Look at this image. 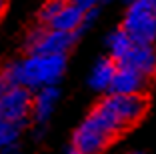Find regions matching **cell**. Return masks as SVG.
I'll return each mask as SVG.
<instances>
[{
    "label": "cell",
    "mask_w": 156,
    "mask_h": 154,
    "mask_svg": "<svg viewBox=\"0 0 156 154\" xmlns=\"http://www.w3.org/2000/svg\"><path fill=\"white\" fill-rule=\"evenodd\" d=\"M146 100L140 94H110L100 100L86 118L78 124L72 136V146L80 152L100 154L122 130L142 118Z\"/></svg>",
    "instance_id": "1"
},
{
    "label": "cell",
    "mask_w": 156,
    "mask_h": 154,
    "mask_svg": "<svg viewBox=\"0 0 156 154\" xmlns=\"http://www.w3.org/2000/svg\"><path fill=\"white\" fill-rule=\"evenodd\" d=\"M68 154H90V152H80V150H74V148H72Z\"/></svg>",
    "instance_id": "15"
},
{
    "label": "cell",
    "mask_w": 156,
    "mask_h": 154,
    "mask_svg": "<svg viewBox=\"0 0 156 154\" xmlns=\"http://www.w3.org/2000/svg\"><path fill=\"white\" fill-rule=\"evenodd\" d=\"M116 64L124 68H132L136 72L144 74L146 78H150L156 74V46L134 42L132 48L126 52V56L122 60H118Z\"/></svg>",
    "instance_id": "7"
},
{
    "label": "cell",
    "mask_w": 156,
    "mask_h": 154,
    "mask_svg": "<svg viewBox=\"0 0 156 154\" xmlns=\"http://www.w3.org/2000/svg\"><path fill=\"white\" fill-rule=\"evenodd\" d=\"M2 154H18V144H16V146H6V148H2Z\"/></svg>",
    "instance_id": "14"
},
{
    "label": "cell",
    "mask_w": 156,
    "mask_h": 154,
    "mask_svg": "<svg viewBox=\"0 0 156 154\" xmlns=\"http://www.w3.org/2000/svg\"><path fill=\"white\" fill-rule=\"evenodd\" d=\"M32 106H34V98L28 88L2 84V96H0V118H2V122H14L24 126L28 116L32 114Z\"/></svg>",
    "instance_id": "5"
},
{
    "label": "cell",
    "mask_w": 156,
    "mask_h": 154,
    "mask_svg": "<svg viewBox=\"0 0 156 154\" xmlns=\"http://www.w3.org/2000/svg\"><path fill=\"white\" fill-rule=\"evenodd\" d=\"M74 44L72 32H62L54 28H36L26 38L28 54H62L66 56L68 48Z\"/></svg>",
    "instance_id": "6"
},
{
    "label": "cell",
    "mask_w": 156,
    "mask_h": 154,
    "mask_svg": "<svg viewBox=\"0 0 156 154\" xmlns=\"http://www.w3.org/2000/svg\"><path fill=\"white\" fill-rule=\"evenodd\" d=\"M116 70H118V64L112 58H100L92 66V72H90V76H88L90 88L96 90V92L110 90L112 80H114V76H116Z\"/></svg>",
    "instance_id": "10"
},
{
    "label": "cell",
    "mask_w": 156,
    "mask_h": 154,
    "mask_svg": "<svg viewBox=\"0 0 156 154\" xmlns=\"http://www.w3.org/2000/svg\"><path fill=\"white\" fill-rule=\"evenodd\" d=\"M132 44H134V40L124 30H116L114 34H110V38H108V52H110L112 60L114 62L122 60L126 56V52L132 48Z\"/></svg>",
    "instance_id": "11"
},
{
    "label": "cell",
    "mask_w": 156,
    "mask_h": 154,
    "mask_svg": "<svg viewBox=\"0 0 156 154\" xmlns=\"http://www.w3.org/2000/svg\"><path fill=\"white\" fill-rule=\"evenodd\" d=\"M74 4L78 6L80 10H84V12H90V10H96V6H98V2L100 0H72Z\"/></svg>",
    "instance_id": "13"
},
{
    "label": "cell",
    "mask_w": 156,
    "mask_h": 154,
    "mask_svg": "<svg viewBox=\"0 0 156 154\" xmlns=\"http://www.w3.org/2000/svg\"><path fill=\"white\" fill-rule=\"evenodd\" d=\"M58 98H60V92H58V88H54V86L38 90L36 96H34V106H32L34 122H38V124L48 122L52 112H54V108H56V104H58Z\"/></svg>",
    "instance_id": "9"
},
{
    "label": "cell",
    "mask_w": 156,
    "mask_h": 154,
    "mask_svg": "<svg viewBox=\"0 0 156 154\" xmlns=\"http://www.w3.org/2000/svg\"><path fill=\"white\" fill-rule=\"evenodd\" d=\"M134 154H142V152H134Z\"/></svg>",
    "instance_id": "17"
},
{
    "label": "cell",
    "mask_w": 156,
    "mask_h": 154,
    "mask_svg": "<svg viewBox=\"0 0 156 154\" xmlns=\"http://www.w3.org/2000/svg\"><path fill=\"white\" fill-rule=\"evenodd\" d=\"M20 132H22V126L14 122H0V144L2 148L6 146H16L20 138Z\"/></svg>",
    "instance_id": "12"
},
{
    "label": "cell",
    "mask_w": 156,
    "mask_h": 154,
    "mask_svg": "<svg viewBox=\"0 0 156 154\" xmlns=\"http://www.w3.org/2000/svg\"><path fill=\"white\" fill-rule=\"evenodd\" d=\"M146 82H148V78L144 76V74L136 72L132 68L118 66L116 76H114L112 86H110V94H124V96L140 94V92L146 88Z\"/></svg>",
    "instance_id": "8"
},
{
    "label": "cell",
    "mask_w": 156,
    "mask_h": 154,
    "mask_svg": "<svg viewBox=\"0 0 156 154\" xmlns=\"http://www.w3.org/2000/svg\"><path fill=\"white\" fill-rule=\"evenodd\" d=\"M66 68V56L62 54H28L22 60L6 64L2 72V84L22 86L28 90H42L54 86Z\"/></svg>",
    "instance_id": "2"
},
{
    "label": "cell",
    "mask_w": 156,
    "mask_h": 154,
    "mask_svg": "<svg viewBox=\"0 0 156 154\" xmlns=\"http://www.w3.org/2000/svg\"><path fill=\"white\" fill-rule=\"evenodd\" d=\"M122 30L138 44L156 40V0H130Z\"/></svg>",
    "instance_id": "3"
},
{
    "label": "cell",
    "mask_w": 156,
    "mask_h": 154,
    "mask_svg": "<svg viewBox=\"0 0 156 154\" xmlns=\"http://www.w3.org/2000/svg\"><path fill=\"white\" fill-rule=\"evenodd\" d=\"M38 18L46 28H54L62 32H76L78 28L84 26L86 12L80 10L74 2H64V0H48L38 12Z\"/></svg>",
    "instance_id": "4"
},
{
    "label": "cell",
    "mask_w": 156,
    "mask_h": 154,
    "mask_svg": "<svg viewBox=\"0 0 156 154\" xmlns=\"http://www.w3.org/2000/svg\"><path fill=\"white\" fill-rule=\"evenodd\" d=\"M64 2H72V0H64Z\"/></svg>",
    "instance_id": "16"
}]
</instances>
